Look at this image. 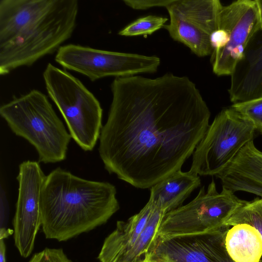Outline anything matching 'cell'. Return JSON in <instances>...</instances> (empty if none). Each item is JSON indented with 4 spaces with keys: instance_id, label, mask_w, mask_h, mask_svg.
I'll use <instances>...</instances> for the list:
<instances>
[{
    "instance_id": "9a60e30c",
    "label": "cell",
    "mask_w": 262,
    "mask_h": 262,
    "mask_svg": "<svg viewBox=\"0 0 262 262\" xmlns=\"http://www.w3.org/2000/svg\"><path fill=\"white\" fill-rule=\"evenodd\" d=\"M55 0H1L0 45L10 41L45 14Z\"/></svg>"
},
{
    "instance_id": "52a82bcc",
    "label": "cell",
    "mask_w": 262,
    "mask_h": 262,
    "mask_svg": "<svg viewBox=\"0 0 262 262\" xmlns=\"http://www.w3.org/2000/svg\"><path fill=\"white\" fill-rule=\"evenodd\" d=\"M244 201L224 187L218 192L212 179L207 191L202 187L191 202L164 215L158 235L170 237L218 229L225 226L226 222Z\"/></svg>"
},
{
    "instance_id": "484cf974",
    "label": "cell",
    "mask_w": 262,
    "mask_h": 262,
    "mask_svg": "<svg viewBox=\"0 0 262 262\" xmlns=\"http://www.w3.org/2000/svg\"><path fill=\"white\" fill-rule=\"evenodd\" d=\"M9 208L5 192L1 188L0 232H6L10 229L7 228Z\"/></svg>"
},
{
    "instance_id": "cb8c5ba5",
    "label": "cell",
    "mask_w": 262,
    "mask_h": 262,
    "mask_svg": "<svg viewBox=\"0 0 262 262\" xmlns=\"http://www.w3.org/2000/svg\"><path fill=\"white\" fill-rule=\"evenodd\" d=\"M173 0H124L127 6L135 10H146L155 7L167 8Z\"/></svg>"
},
{
    "instance_id": "ba28073f",
    "label": "cell",
    "mask_w": 262,
    "mask_h": 262,
    "mask_svg": "<svg viewBox=\"0 0 262 262\" xmlns=\"http://www.w3.org/2000/svg\"><path fill=\"white\" fill-rule=\"evenodd\" d=\"M55 60L64 69L82 74L92 81L109 76L153 73L161 63L155 55L102 50L72 43L60 47Z\"/></svg>"
},
{
    "instance_id": "8992f818",
    "label": "cell",
    "mask_w": 262,
    "mask_h": 262,
    "mask_svg": "<svg viewBox=\"0 0 262 262\" xmlns=\"http://www.w3.org/2000/svg\"><path fill=\"white\" fill-rule=\"evenodd\" d=\"M255 130L253 123L232 107L223 109L195 148L189 170L199 176H216L253 140Z\"/></svg>"
},
{
    "instance_id": "ffe728a7",
    "label": "cell",
    "mask_w": 262,
    "mask_h": 262,
    "mask_svg": "<svg viewBox=\"0 0 262 262\" xmlns=\"http://www.w3.org/2000/svg\"><path fill=\"white\" fill-rule=\"evenodd\" d=\"M238 224H246L254 227L262 237V198L250 202L244 201L224 226H232Z\"/></svg>"
},
{
    "instance_id": "7a4b0ae2",
    "label": "cell",
    "mask_w": 262,
    "mask_h": 262,
    "mask_svg": "<svg viewBox=\"0 0 262 262\" xmlns=\"http://www.w3.org/2000/svg\"><path fill=\"white\" fill-rule=\"evenodd\" d=\"M115 186L86 180L60 167L46 176L40 196L47 239L67 241L105 223L119 209Z\"/></svg>"
},
{
    "instance_id": "e0dca14e",
    "label": "cell",
    "mask_w": 262,
    "mask_h": 262,
    "mask_svg": "<svg viewBox=\"0 0 262 262\" xmlns=\"http://www.w3.org/2000/svg\"><path fill=\"white\" fill-rule=\"evenodd\" d=\"M200 185L198 174L190 170H178L150 188L149 200L166 214L182 206Z\"/></svg>"
},
{
    "instance_id": "30bf717a",
    "label": "cell",
    "mask_w": 262,
    "mask_h": 262,
    "mask_svg": "<svg viewBox=\"0 0 262 262\" xmlns=\"http://www.w3.org/2000/svg\"><path fill=\"white\" fill-rule=\"evenodd\" d=\"M229 227L196 234L157 235L142 262H234L225 243Z\"/></svg>"
},
{
    "instance_id": "d6986e66",
    "label": "cell",
    "mask_w": 262,
    "mask_h": 262,
    "mask_svg": "<svg viewBox=\"0 0 262 262\" xmlns=\"http://www.w3.org/2000/svg\"><path fill=\"white\" fill-rule=\"evenodd\" d=\"M165 213L155 205V209L140 236L133 246L122 254L115 262H142L155 241Z\"/></svg>"
},
{
    "instance_id": "9c48e42d",
    "label": "cell",
    "mask_w": 262,
    "mask_h": 262,
    "mask_svg": "<svg viewBox=\"0 0 262 262\" xmlns=\"http://www.w3.org/2000/svg\"><path fill=\"white\" fill-rule=\"evenodd\" d=\"M222 5L219 0H173L166 8L169 23L163 28L196 56L211 55L210 35L218 29Z\"/></svg>"
},
{
    "instance_id": "277c9868",
    "label": "cell",
    "mask_w": 262,
    "mask_h": 262,
    "mask_svg": "<svg viewBox=\"0 0 262 262\" xmlns=\"http://www.w3.org/2000/svg\"><path fill=\"white\" fill-rule=\"evenodd\" d=\"M77 0H55L51 9L10 41L0 45V74L29 67L57 51L76 26Z\"/></svg>"
},
{
    "instance_id": "8fae6325",
    "label": "cell",
    "mask_w": 262,
    "mask_h": 262,
    "mask_svg": "<svg viewBox=\"0 0 262 262\" xmlns=\"http://www.w3.org/2000/svg\"><path fill=\"white\" fill-rule=\"evenodd\" d=\"M46 177L36 161H25L19 165L16 177L18 192L13 225L15 246L24 258L31 254L41 226L40 196Z\"/></svg>"
},
{
    "instance_id": "5b68a950",
    "label": "cell",
    "mask_w": 262,
    "mask_h": 262,
    "mask_svg": "<svg viewBox=\"0 0 262 262\" xmlns=\"http://www.w3.org/2000/svg\"><path fill=\"white\" fill-rule=\"evenodd\" d=\"M43 78L72 138L84 151H92L103 126V110L98 99L80 80L51 63L47 65Z\"/></svg>"
},
{
    "instance_id": "d4e9b609",
    "label": "cell",
    "mask_w": 262,
    "mask_h": 262,
    "mask_svg": "<svg viewBox=\"0 0 262 262\" xmlns=\"http://www.w3.org/2000/svg\"><path fill=\"white\" fill-rule=\"evenodd\" d=\"M229 40V33L223 29H217L210 35V41L214 50L223 48Z\"/></svg>"
},
{
    "instance_id": "4316f807",
    "label": "cell",
    "mask_w": 262,
    "mask_h": 262,
    "mask_svg": "<svg viewBox=\"0 0 262 262\" xmlns=\"http://www.w3.org/2000/svg\"><path fill=\"white\" fill-rule=\"evenodd\" d=\"M4 238H0V262H6V245Z\"/></svg>"
},
{
    "instance_id": "7402d4cb",
    "label": "cell",
    "mask_w": 262,
    "mask_h": 262,
    "mask_svg": "<svg viewBox=\"0 0 262 262\" xmlns=\"http://www.w3.org/2000/svg\"><path fill=\"white\" fill-rule=\"evenodd\" d=\"M231 107L247 117L262 134V97L234 103Z\"/></svg>"
},
{
    "instance_id": "6da1fadb",
    "label": "cell",
    "mask_w": 262,
    "mask_h": 262,
    "mask_svg": "<svg viewBox=\"0 0 262 262\" xmlns=\"http://www.w3.org/2000/svg\"><path fill=\"white\" fill-rule=\"evenodd\" d=\"M98 152L110 174L140 189L180 170L209 125L210 110L188 77L115 78Z\"/></svg>"
},
{
    "instance_id": "83f0119b",
    "label": "cell",
    "mask_w": 262,
    "mask_h": 262,
    "mask_svg": "<svg viewBox=\"0 0 262 262\" xmlns=\"http://www.w3.org/2000/svg\"><path fill=\"white\" fill-rule=\"evenodd\" d=\"M257 5L261 28H262V0H256Z\"/></svg>"
},
{
    "instance_id": "603a6c76",
    "label": "cell",
    "mask_w": 262,
    "mask_h": 262,
    "mask_svg": "<svg viewBox=\"0 0 262 262\" xmlns=\"http://www.w3.org/2000/svg\"><path fill=\"white\" fill-rule=\"evenodd\" d=\"M29 262H73L61 248H46L35 253Z\"/></svg>"
},
{
    "instance_id": "ac0fdd59",
    "label": "cell",
    "mask_w": 262,
    "mask_h": 262,
    "mask_svg": "<svg viewBox=\"0 0 262 262\" xmlns=\"http://www.w3.org/2000/svg\"><path fill=\"white\" fill-rule=\"evenodd\" d=\"M229 227L226 233L225 243L232 260L234 262H259L262 257V237L258 231L246 224Z\"/></svg>"
},
{
    "instance_id": "44dd1931",
    "label": "cell",
    "mask_w": 262,
    "mask_h": 262,
    "mask_svg": "<svg viewBox=\"0 0 262 262\" xmlns=\"http://www.w3.org/2000/svg\"><path fill=\"white\" fill-rule=\"evenodd\" d=\"M168 18L149 15L140 17L123 28L118 34L124 36L150 35L164 27Z\"/></svg>"
},
{
    "instance_id": "3957f363",
    "label": "cell",
    "mask_w": 262,
    "mask_h": 262,
    "mask_svg": "<svg viewBox=\"0 0 262 262\" xmlns=\"http://www.w3.org/2000/svg\"><path fill=\"white\" fill-rule=\"evenodd\" d=\"M0 115L15 135L35 147L40 162L66 159L72 137L43 93L32 90L13 99L1 106Z\"/></svg>"
},
{
    "instance_id": "7c38bea8",
    "label": "cell",
    "mask_w": 262,
    "mask_h": 262,
    "mask_svg": "<svg viewBox=\"0 0 262 262\" xmlns=\"http://www.w3.org/2000/svg\"><path fill=\"white\" fill-rule=\"evenodd\" d=\"M228 92L233 104L262 97L261 28L252 35L243 58L236 64Z\"/></svg>"
},
{
    "instance_id": "4fadbf2b",
    "label": "cell",
    "mask_w": 262,
    "mask_h": 262,
    "mask_svg": "<svg viewBox=\"0 0 262 262\" xmlns=\"http://www.w3.org/2000/svg\"><path fill=\"white\" fill-rule=\"evenodd\" d=\"M261 28L256 0H252L244 14L229 31V40L223 48L214 50L211 62L217 76L232 74L237 63L243 58L248 43Z\"/></svg>"
},
{
    "instance_id": "5bb4252c",
    "label": "cell",
    "mask_w": 262,
    "mask_h": 262,
    "mask_svg": "<svg viewBox=\"0 0 262 262\" xmlns=\"http://www.w3.org/2000/svg\"><path fill=\"white\" fill-rule=\"evenodd\" d=\"M216 177L221 180L223 187L233 193L246 191L262 198V152L255 147L253 140Z\"/></svg>"
},
{
    "instance_id": "2e32d148",
    "label": "cell",
    "mask_w": 262,
    "mask_h": 262,
    "mask_svg": "<svg viewBox=\"0 0 262 262\" xmlns=\"http://www.w3.org/2000/svg\"><path fill=\"white\" fill-rule=\"evenodd\" d=\"M155 205L148 200L144 207L127 221H118L116 229L104 239L98 256L100 262H115L137 241L146 227Z\"/></svg>"
}]
</instances>
